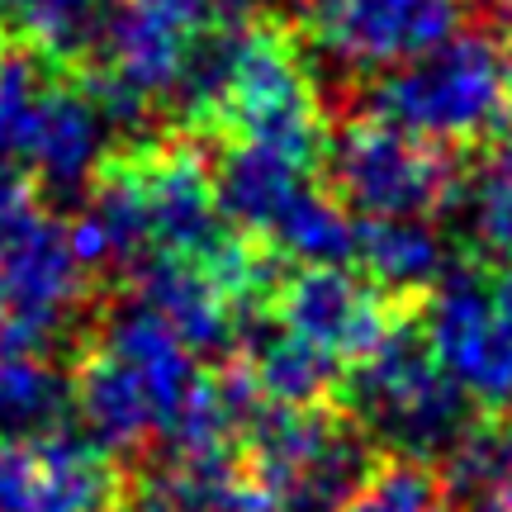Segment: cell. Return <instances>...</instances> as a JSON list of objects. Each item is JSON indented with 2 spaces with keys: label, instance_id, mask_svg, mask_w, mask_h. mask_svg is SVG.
<instances>
[{
  "label": "cell",
  "instance_id": "277c9868",
  "mask_svg": "<svg viewBox=\"0 0 512 512\" xmlns=\"http://www.w3.org/2000/svg\"><path fill=\"white\" fill-rule=\"evenodd\" d=\"M91 294L67 223L38 200L0 209V351L48 356Z\"/></svg>",
  "mask_w": 512,
  "mask_h": 512
},
{
  "label": "cell",
  "instance_id": "4fadbf2b",
  "mask_svg": "<svg viewBox=\"0 0 512 512\" xmlns=\"http://www.w3.org/2000/svg\"><path fill=\"white\" fill-rule=\"evenodd\" d=\"M128 280H133V299L147 304L152 313H162L190 351H233L238 347L247 309L214 280L209 266L185 261V256L152 252L128 271Z\"/></svg>",
  "mask_w": 512,
  "mask_h": 512
},
{
  "label": "cell",
  "instance_id": "83f0119b",
  "mask_svg": "<svg viewBox=\"0 0 512 512\" xmlns=\"http://www.w3.org/2000/svg\"><path fill=\"white\" fill-rule=\"evenodd\" d=\"M10 10H15V0H0V19L10 15Z\"/></svg>",
  "mask_w": 512,
  "mask_h": 512
},
{
  "label": "cell",
  "instance_id": "7402d4cb",
  "mask_svg": "<svg viewBox=\"0 0 512 512\" xmlns=\"http://www.w3.org/2000/svg\"><path fill=\"white\" fill-rule=\"evenodd\" d=\"M62 72L34 48H0V162L19 166L29 176V152H34L38 110L48 81ZM34 181V176H29Z\"/></svg>",
  "mask_w": 512,
  "mask_h": 512
},
{
  "label": "cell",
  "instance_id": "7c38bea8",
  "mask_svg": "<svg viewBox=\"0 0 512 512\" xmlns=\"http://www.w3.org/2000/svg\"><path fill=\"white\" fill-rule=\"evenodd\" d=\"M147 190V214H152V252L185 256L219 271L238 252L242 233L228 228L214 200V171L200 162L195 147H162L138 157ZM147 252V256H152Z\"/></svg>",
  "mask_w": 512,
  "mask_h": 512
},
{
  "label": "cell",
  "instance_id": "5bb4252c",
  "mask_svg": "<svg viewBox=\"0 0 512 512\" xmlns=\"http://www.w3.org/2000/svg\"><path fill=\"white\" fill-rule=\"evenodd\" d=\"M110 119L95 105L86 86H76L57 72L43 91L38 110L34 152H29V176L53 195H86L100 166L110 162Z\"/></svg>",
  "mask_w": 512,
  "mask_h": 512
},
{
  "label": "cell",
  "instance_id": "44dd1931",
  "mask_svg": "<svg viewBox=\"0 0 512 512\" xmlns=\"http://www.w3.org/2000/svg\"><path fill=\"white\" fill-rule=\"evenodd\" d=\"M441 460H446V475H437L441 494L456 498V508L512 512V451L503 446V432L470 427Z\"/></svg>",
  "mask_w": 512,
  "mask_h": 512
},
{
  "label": "cell",
  "instance_id": "d4e9b609",
  "mask_svg": "<svg viewBox=\"0 0 512 512\" xmlns=\"http://www.w3.org/2000/svg\"><path fill=\"white\" fill-rule=\"evenodd\" d=\"M441 498V479L427 460H389L337 512H441Z\"/></svg>",
  "mask_w": 512,
  "mask_h": 512
},
{
  "label": "cell",
  "instance_id": "3957f363",
  "mask_svg": "<svg viewBox=\"0 0 512 512\" xmlns=\"http://www.w3.org/2000/svg\"><path fill=\"white\" fill-rule=\"evenodd\" d=\"M347 408L399 460H441L475 427V399L441 370L418 323H389L380 342L351 361Z\"/></svg>",
  "mask_w": 512,
  "mask_h": 512
},
{
  "label": "cell",
  "instance_id": "484cf974",
  "mask_svg": "<svg viewBox=\"0 0 512 512\" xmlns=\"http://www.w3.org/2000/svg\"><path fill=\"white\" fill-rule=\"evenodd\" d=\"M19 200H34V190H29V176L19 171V166H5L0 162V209H10Z\"/></svg>",
  "mask_w": 512,
  "mask_h": 512
},
{
  "label": "cell",
  "instance_id": "8fae6325",
  "mask_svg": "<svg viewBox=\"0 0 512 512\" xmlns=\"http://www.w3.org/2000/svg\"><path fill=\"white\" fill-rule=\"evenodd\" d=\"M271 318L275 328L323 351L337 366L361 361L389 332L384 290H375L366 275L347 266H304L299 275H290L271 299Z\"/></svg>",
  "mask_w": 512,
  "mask_h": 512
},
{
  "label": "cell",
  "instance_id": "8992f818",
  "mask_svg": "<svg viewBox=\"0 0 512 512\" xmlns=\"http://www.w3.org/2000/svg\"><path fill=\"white\" fill-rule=\"evenodd\" d=\"M219 124L233 128L242 143L285 152L309 171L323 162L328 128L318 114L309 67L299 57V43H290L275 24H247L242 29Z\"/></svg>",
  "mask_w": 512,
  "mask_h": 512
},
{
  "label": "cell",
  "instance_id": "d6986e66",
  "mask_svg": "<svg viewBox=\"0 0 512 512\" xmlns=\"http://www.w3.org/2000/svg\"><path fill=\"white\" fill-rule=\"evenodd\" d=\"M76 418L72 375L48 356L0 351V441L53 437Z\"/></svg>",
  "mask_w": 512,
  "mask_h": 512
},
{
  "label": "cell",
  "instance_id": "30bf717a",
  "mask_svg": "<svg viewBox=\"0 0 512 512\" xmlns=\"http://www.w3.org/2000/svg\"><path fill=\"white\" fill-rule=\"evenodd\" d=\"M119 494L114 456L91 437L0 441V512H114Z\"/></svg>",
  "mask_w": 512,
  "mask_h": 512
},
{
  "label": "cell",
  "instance_id": "e0dca14e",
  "mask_svg": "<svg viewBox=\"0 0 512 512\" xmlns=\"http://www.w3.org/2000/svg\"><path fill=\"white\" fill-rule=\"evenodd\" d=\"M351 261L384 294H427L451 266L446 242L427 219H356Z\"/></svg>",
  "mask_w": 512,
  "mask_h": 512
},
{
  "label": "cell",
  "instance_id": "4316f807",
  "mask_svg": "<svg viewBox=\"0 0 512 512\" xmlns=\"http://www.w3.org/2000/svg\"><path fill=\"white\" fill-rule=\"evenodd\" d=\"M503 446L512 451V418H508V427H503Z\"/></svg>",
  "mask_w": 512,
  "mask_h": 512
},
{
  "label": "cell",
  "instance_id": "9c48e42d",
  "mask_svg": "<svg viewBox=\"0 0 512 512\" xmlns=\"http://www.w3.org/2000/svg\"><path fill=\"white\" fill-rule=\"evenodd\" d=\"M422 337L441 370L479 403L508 408L512 403V332L494 309V285L475 266H446L427 290Z\"/></svg>",
  "mask_w": 512,
  "mask_h": 512
},
{
  "label": "cell",
  "instance_id": "ffe728a7",
  "mask_svg": "<svg viewBox=\"0 0 512 512\" xmlns=\"http://www.w3.org/2000/svg\"><path fill=\"white\" fill-rule=\"evenodd\" d=\"M271 247L299 266H347L356 252V214L337 195L309 185L290 214L275 223Z\"/></svg>",
  "mask_w": 512,
  "mask_h": 512
},
{
  "label": "cell",
  "instance_id": "603a6c76",
  "mask_svg": "<svg viewBox=\"0 0 512 512\" xmlns=\"http://www.w3.org/2000/svg\"><path fill=\"white\" fill-rule=\"evenodd\" d=\"M119 0H15V24L38 57L67 67L100 43Z\"/></svg>",
  "mask_w": 512,
  "mask_h": 512
},
{
  "label": "cell",
  "instance_id": "cb8c5ba5",
  "mask_svg": "<svg viewBox=\"0 0 512 512\" xmlns=\"http://www.w3.org/2000/svg\"><path fill=\"white\" fill-rule=\"evenodd\" d=\"M470 233L512 271V128L494 138L484 166L470 181Z\"/></svg>",
  "mask_w": 512,
  "mask_h": 512
},
{
  "label": "cell",
  "instance_id": "6da1fadb",
  "mask_svg": "<svg viewBox=\"0 0 512 512\" xmlns=\"http://www.w3.org/2000/svg\"><path fill=\"white\" fill-rule=\"evenodd\" d=\"M200 380V361L176 328L128 299L105 313L100 342L76 370V418L100 451H138L171 427Z\"/></svg>",
  "mask_w": 512,
  "mask_h": 512
},
{
  "label": "cell",
  "instance_id": "ac0fdd59",
  "mask_svg": "<svg viewBox=\"0 0 512 512\" xmlns=\"http://www.w3.org/2000/svg\"><path fill=\"white\" fill-rule=\"evenodd\" d=\"M266 313L271 309L247 313L238 337V347L252 351L247 370L256 375V389L266 394V403H280V408H318L342 366L328 361L323 351L304 347L285 328H275V318H266Z\"/></svg>",
  "mask_w": 512,
  "mask_h": 512
},
{
  "label": "cell",
  "instance_id": "7a4b0ae2",
  "mask_svg": "<svg viewBox=\"0 0 512 512\" xmlns=\"http://www.w3.org/2000/svg\"><path fill=\"white\" fill-rule=\"evenodd\" d=\"M370 119L432 147L494 143L512 128V43L494 29H460L432 53L375 76Z\"/></svg>",
  "mask_w": 512,
  "mask_h": 512
},
{
  "label": "cell",
  "instance_id": "ba28073f",
  "mask_svg": "<svg viewBox=\"0 0 512 512\" xmlns=\"http://www.w3.org/2000/svg\"><path fill=\"white\" fill-rule=\"evenodd\" d=\"M465 0H304L309 43L347 76H384L460 34Z\"/></svg>",
  "mask_w": 512,
  "mask_h": 512
},
{
  "label": "cell",
  "instance_id": "52a82bcc",
  "mask_svg": "<svg viewBox=\"0 0 512 512\" xmlns=\"http://www.w3.org/2000/svg\"><path fill=\"white\" fill-rule=\"evenodd\" d=\"M332 195L356 219H427L456 190L446 152L380 119H351L323 147Z\"/></svg>",
  "mask_w": 512,
  "mask_h": 512
},
{
  "label": "cell",
  "instance_id": "9a60e30c",
  "mask_svg": "<svg viewBox=\"0 0 512 512\" xmlns=\"http://www.w3.org/2000/svg\"><path fill=\"white\" fill-rule=\"evenodd\" d=\"M313 185V171L285 152L256 143H233L214 166V200L233 233L242 238H271L275 223L294 209V200Z\"/></svg>",
  "mask_w": 512,
  "mask_h": 512
},
{
  "label": "cell",
  "instance_id": "5b68a950",
  "mask_svg": "<svg viewBox=\"0 0 512 512\" xmlns=\"http://www.w3.org/2000/svg\"><path fill=\"white\" fill-rule=\"evenodd\" d=\"M242 437L252 446L247 470L275 512H337L370 475L366 437L323 408L266 403Z\"/></svg>",
  "mask_w": 512,
  "mask_h": 512
},
{
  "label": "cell",
  "instance_id": "2e32d148",
  "mask_svg": "<svg viewBox=\"0 0 512 512\" xmlns=\"http://www.w3.org/2000/svg\"><path fill=\"white\" fill-rule=\"evenodd\" d=\"M143 512H275L271 494L228 451L162 456L138 479Z\"/></svg>",
  "mask_w": 512,
  "mask_h": 512
}]
</instances>
